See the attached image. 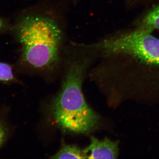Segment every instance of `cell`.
Here are the masks:
<instances>
[{"label": "cell", "mask_w": 159, "mask_h": 159, "mask_svg": "<svg viewBox=\"0 0 159 159\" xmlns=\"http://www.w3.org/2000/svg\"><path fill=\"white\" fill-rule=\"evenodd\" d=\"M2 26H3L2 22V20L0 19V29H1V28H2Z\"/></svg>", "instance_id": "obj_9"}, {"label": "cell", "mask_w": 159, "mask_h": 159, "mask_svg": "<svg viewBox=\"0 0 159 159\" xmlns=\"http://www.w3.org/2000/svg\"><path fill=\"white\" fill-rule=\"evenodd\" d=\"M17 32L26 65L40 70L58 65L64 50L65 35L57 18L48 13L30 15L20 23Z\"/></svg>", "instance_id": "obj_2"}, {"label": "cell", "mask_w": 159, "mask_h": 159, "mask_svg": "<svg viewBox=\"0 0 159 159\" xmlns=\"http://www.w3.org/2000/svg\"><path fill=\"white\" fill-rule=\"evenodd\" d=\"M15 80L14 74L11 66L0 62V81L10 82Z\"/></svg>", "instance_id": "obj_7"}, {"label": "cell", "mask_w": 159, "mask_h": 159, "mask_svg": "<svg viewBox=\"0 0 159 159\" xmlns=\"http://www.w3.org/2000/svg\"><path fill=\"white\" fill-rule=\"evenodd\" d=\"M139 29L151 32L159 30V5L153 7L142 20Z\"/></svg>", "instance_id": "obj_5"}, {"label": "cell", "mask_w": 159, "mask_h": 159, "mask_svg": "<svg viewBox=\"0 0 159 159\" xmlns=\"http://www.w3.org/2000/svg\"><path fill=\"white\" fill-rule=\"evenodd\" d=\"M8 132L6 125L0 121V147L6 141L8 135Z\"/></svg>", "instance_id": "obj_8"}, {"label": "cell", "mask_w": 159, "mask_h": 159, "mask_svg": "<svg viewBox=\"0 0 159 159\" xmlns=\"http://www.w3.org/2000/svg\"><path fill=\"white\" fill-rule=\"evenodd\" d=\"M52 159H84L82 150L75 145H63Z\"/></svg>", "instance_id": "obj_6"}, {"label": "cell", "mask_w": 159, "mask_h": 159, "mask_svg": "<svg viewBox=\"0 0 159 159\" xmlns=\"http://www.w3.org/2000/svg\"><path fill=\"white\" fill-rule=\"evenodd\" d=\"M82 152L84 159H116L119 156V142L107 138L99 140L92 137L90 144Z\"/></svg>", "instance_id": "obj_4"}, {"label": "cell", "mask_w": 159, "mask_h": 159, "mask_svg": "<svg viewBox=\"0 0 159 159\" xmlns=\"http://www.w3.org/2000/svg\"><path fill=\"white\" fill-rule=\"evenodd\" d=\"M91 61L86 53L69 59L62 87L54 102L53 114L57 124L74 133H89L99 122V116L87 104L82 91Z\"/></svg>", "instance_id": "obj_1"}, {"label": "cell", "mask_w": 159, "mask_h": 159, "mask_svg": "<svg viewBox=\"0 0 159 159\" xmlns=\"http://www.w3.org/2000/svg\"><path fill=\"white\" fill-rule=\"evenodd\" d=\"M90 46L105 55L126 54L159 66V39L141 29L107 38Z\"/></svg>", "instance_id": "obj_3"}]
</instances>
